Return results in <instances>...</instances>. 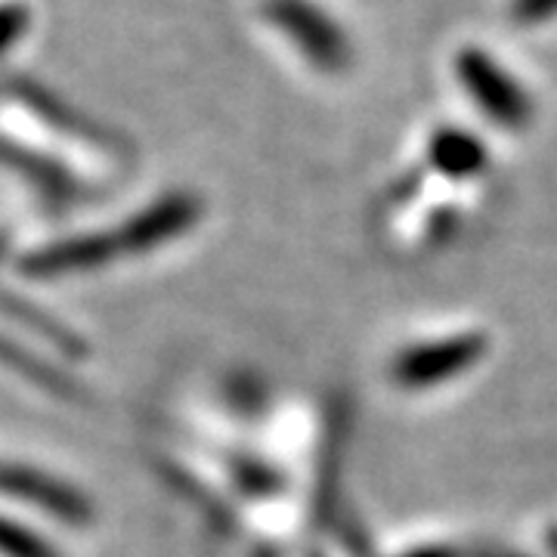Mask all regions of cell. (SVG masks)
<instances>
[{
    "mask_svg": "<svg viewBox=\"0 0 557 557\" xmlns=\"http://www.w3.org/2000/svg\"><path fill=\"white\" fill-rule=\"evenodd\" d=\"M483 354V341L478 335H434V338H416L406 344L391 359V381L399 387H434L449 384L461 369L474 366Z\"/></svg>",
    "mask_w": 557,
    "mask_h": 557,
    "instance_id": "obj_3",
    "label": "cell"
},
{
    "mask_svg": "<svg viewBox=\"0 0 557 557\" xmlns=\"http://www.w3.org/2000/svg\"><path fill=\"white\" fill-rule=\"evenodd\" d=\"M196 218H199V205L189 196H168L159 205L139 211L137 218H131L112 233H94V236L69 239L47 251H38L28 260V270L40 276H60L72 270H90V267H102L119 258L143 255L161 242L177 239L180 233L193 226Z\"/></svg>",
    "mask_w": 557,
    "mask_h": 557,
    "instance_id": "obj_1",
    "label": "cell"
},
{
    "mask_svg": "<svg viewBox=\"0 0 557 557\" xmlns=\"http://www.w3.org/2000/svg\"><path fill=\"white\" fill-rule=\"evenodd\" d=\"M270 20L319 69L341 72L350 60V40L344 38L338 22L313 3H307V0H273Z\"/></svg>",
    "mask_w": 557,
    "mask_h": 557,
    "instance_id": "obj_4",
    "label": "cell"
},
{
    "mask_svg": "<svg viewBox=\"0 0 557 557\" xmlns=\"http://www.w3.org/2000/svg\"><path fill=\"white\" fill-rule=\"evenodd\" d=\"M28 32V10L20 3H3L0 7V57Z\"/></svg>",
    "mask_w": 557,
    "mask_h": 557,
    "instance_id": "obj_8",
    "label": "cell"
},
{
    "mask_svg": "<svg viewBox=\"0 0 557 557\" xmlns=\"http://www.w3.org/2000/svg\"><path fill=\"white\" fill-rule=\"evenodd\" d=\"M0 557H60L28 527L0 518Z\"/></svg>",
    "mask_w": 557,
    "mask_h": 557,
    "instance_id": "obj_7",
    "label": "cell"
},
{
    "mask_svg": "<svg viewBox=\"0 0 557 557\" xmlns=\"http://www.w3.org/2000/svg\"><path fill=\"white\" fill-rule=\"evenodd\" d=\"M456 78L480 115L505 131H523L533 121V97L496 57L483 47H465L456 57Z\"/></svg>",
    "mask_w": 557,
    "mask_h": 557,
    "instance_id": "obj_2",
    "label": "cell"
},
{
    "mask_svg": "<svg viewBox=\"0 0 557 557\" xmlns=\"http://www.w3.org/2000/svg\"><path fill=\"white\" fill-rule=\"evenodd\" d=\"M0 493H7L10 498H20V502H28L35 508H44L50 515L75 520V523L87 518V502L72 486H65L62 480L44 478L35 468L0 461Z\"/></svg>",
    "mask_w": 557,
    "mask_h": 557,
    "instance_id": "obj_5",
    "label": "cell"
},
{
    "mask_svg": "<svg viewBox=\"0 0 557 557\" xmlns=\"http://www.w3.org/2000/svg\"><path fill=\"white\" fill-rule=\"evenodd\" d=\"M511 20L527 28L557 20V0H511Z\"/></svg>",
    "mask_w": 557,
    "mask_h": 557,
    "instance_id": "obj_9",
    "label": "cell"
},
{
    "mask_svg": "<svg viewBox=\"0 0 557 557\" xmlns=\"http://www.w3.org/2000/svg\"><path fill=\"white\" fill-rule=\"evenodd\" d=\"M428 159L446 177H478L486 168V149L474 134L443 127L428 143Z\"/></svg>",
    "mask_w": 557,
    "mask_h": 557,
    "instance_id": "obj_6",
    "label": "cell"
}]
</instances>
